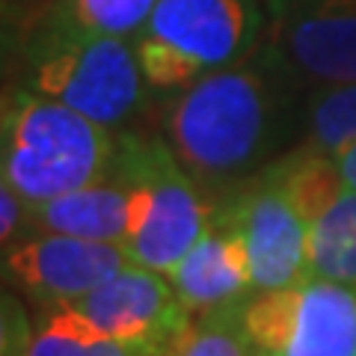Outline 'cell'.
Masks as SVG:
<instances>
[{"mask_svg":"<svg viewBox=\"0 0 356 356\" xmlns=\"http://www.w3.org/2000/svg\"><path fill=\"white\" fill-rule=\"evenodd\" d=\"M294 92L297 86L252 54L181 89L166 116V140L196 181L259 178L270 166Z\"/></svg>","mask_w":356,"mask_h":356,"instance_id":"obj_1","label":"cell"},{"mask_svg":"<svg viewBox=\"0 0 356 356\" xmlns=\"http://www.w3.org/2000/svg\"><path fill=\"white\" fill-rule=\"evenodd\" d=\"M116 154L110 128L33 89L3 104V181L30 205L107 178Z\"/></svg>","mask_w":356,"mask_h":356,"instance_id":"obj_2","label":"cell"},{"mask_svg":"<svg viewBox=\"0 0 356 356\" xmlns=\"http://www.w3.org/2000/svg\"><path fill=\"white\" fill-rule=\"evenodd\" d=\"M146 74L128 39L63 24L39 44L27 89L69 104L104 128H122L146 102Z\"/></svg>","mask_w":356,"mask_h":356,"instance_id":"obj_3","label":"cell"},{"mask_svg":"<svg viewBox=\"0 0 356 356\" xmlns=\"http://www.w3.org/2000/svg\"><path fill=\"white\" fill-rule=\"evenodd\" d=\"M110 172L149 187V211L125 250L134 264L170 273L214 226L199 181L161 140L119 137Z\"/></svg>","mask_w":356,"mask_h":356,"instance_id":"obj_4","label":"cell"},{"mask_svg":"<svg viewBox=\"0 0 356 356\" xmlns=\"http://www.w3.org/2000/svg\"><path fill=\"white\" fill-rule=\"evenodd\" d=\"M241 318L259 356H356V285L309 276L282 291H252Z\"/></svg>","mask_w":356,"mask_h":356,"instance_id":"obj_5","label":"cell"},{"mask_svg":"<svg viewBox=\"0 0 356 356\" xmlns=\"http://www.w3.org/2000/svg\"><path fill=\"white\" fill-rule=\"evenodd\" d=\"M259 57L291 86L356 81V0H264Z\"/></svg>","mask_w":356,"mask_h":356,"instance_id":"obj_6","label":"cell"},{"mask_svg":"<svg viewBox=\"0 0 356 356\" xmlns=\"http://www.w3.org/2000/svg\"><path fill=\"white\" fill-rule=\"evenodd\" d=\"M232 226L250 252L255 291H282L309 280V220L291 202L285 184L270 166L252 178L247 191L235 196L214 217Z\"/></svg>","mask_w":356,"mask_h":356,"instance_id":"obj_7","label":"cell"},{"mask_svg":"<svg viewBox=\"0 0 356 356\" xmlns=\"http://www.w3.org/2000/svg\"><path fill=\"white\" fill-rule=\"evenodd\" d=\"M72 306L110 339L149 356H163L193 321V312L178 297L170 276L140 264H128L110 282L74 300Z\"/></svg>","mask_w":356,"mask_h":356,"instance_id":"obj_8","label":"cell"},{"mask_svg":"<svg viewBox=\"0 0 356 356\" xmlns=\"http://www.w3.org/2000/svg\"><path fill=\"white\" fill-rule=\"evenodd\" d=\"M264 18V0H158L143 36L170 44L208 74L259 51Z\"/></svg>","mask_w":356,"mask_h":356,"instance_id":"obj_9","label":"cell"},{"mask_svg":"<svg viewBox=\"0 0 356 356\" xmlns=\"http://www.w3.org/2000/svg\"><path fill=\"white\" fill-rule=\"evenodd\" d=\"M6 273L44 303H74L110 282L131 261L122 243L86 241L57 232H27L6 247Z\"/></svg>","mask_w":356,"mask_h":356,"instance_id":"obj_10","label":"cell"},{"mask_svg":"<svg viewBox=\"0 0 356 356\" xmlns=\"http://www.w3.org/2000/svg\"><path fill=\"white\" fill-rule=\"evenodd\" d=\"M166 276L193 315L241 303L255 291L250 252L241 235L217 220Z\"/></svg>","mask_w":356,"mask_h":356,"instance_id":"obj_11","label":"cell"},{"mask_svg":"<svg viewBox=\"0 0 356 356\" xmlns=\"http://www.w3.org/2000/svg\"><path fill=\"white\" fill-rule=\"evenodd\" d=\"M134 229V184L107 172V178L72 193L33 205V232L122 243L125 247Z\"/></svg>","mask_w":356,"mask_h":356,"instance_id":"obj_12","label":"cell"},{"mask_svg":"<svg viewBox=\"0 0 356 356\" xmlns=\"http://www.w3.org/2000/svg\"><path fill=\"white\" fill-rule=\"evenodd\" d=\"M309 273L356 285V191H344L309 222Z\"/></svg>","mask_w":356,"mask_h":356,"instance_id":"obj_13","label":"cell"},{"mask_svg":"<svg viewBox=\"0 0 356 356\" xmlns=\"http://www.w3.org/2000/svg\"><path fill=\"white\" fill-rule=\"evenodd\" d=\"M30 356H149L98 330L72 303H48Z\"/></svg>","mask_w":356,"mask_h":356,"instance_id":"obj_14","label":"cell"},{"mask_svg":"<svg viewBox=\"0 0 356 356\" xmlns=\"http://www.w3.org/2000/svg\"><path fill=\"white\" fill-rule=\"evenodd\" d=\"M270 170L280 175V181L285 184L291 202L309 222L318 220L348 191V184H344V178L339 172V163H336V158H330V154L294 149L291 154L273 161Z\"/></svg>","mask_w":356,"mask_h":356,"instance_id":"obj_15","label":"cell"},{"mask_svg":"<svg viewBox=\"0 0 356 356\" xmlns=\"http://www.w3.org/2000/svg\"><path fill=\"white\" fill-rule=\"evenodd\" d=\"M356 143V81L318 86L309 92L306 102V140L300 149L330 154Z\"/></svg>","mask_w":356,"mask_h":356,"instance_id":"obj_16","label":"cell"},{"mask_svg":"<svg viewBox=\"0 0 356 356\" xmlns=\"http://www.w3.org/2000/svg\"><path fill=\"white\" fill-rule=\"evenodd\" d=\"M241 303L199 312L163 356H259L243 330Z\"/></svg>","mask_w":356,"mask_h":356,"instance_id":"obj_17","label":"cell"},{"mask_svg":"<svg viewBox=\"0 0 356 356\" xmlns=\"http://www.w3.org/2000/svg\"><path fill=\"white\" fill-rule=\"evenodd\" d=\"M158 0H65V24L131 39L146 30Z\"/></svg>","mask_w":356,"mask_h":356,"instance_id":"obj_18","label":"cell"},{"mask_svg":"<svg viewBox=\"0 0 356 356\" xmlns=\"http://www.w3.org/2000/svg\"><path fill=\"white\" fill-rule=\"evenodd\" d=\"M137 57L143 65V74H146V83L152 89H161V92H175V89L181 92V89L196 83L205 74L184 54H178L175 48L152 36H143V33L137 36Z\"/></svg>","mask_w":356,"mask_h":356,"instance_id":"obj_19","label":"cell"},{"mask_svg":"<svg viewBox=\"0 0 356 356\" xmlns=\"http://www.w3.org/2000/svg\"><path fill=\"white\" fill-rule=\"evenodd\" d=\"M33 339H36V327L24 303L13 291H6L0 306V356H30Z\"/></svg>","mask_w":356,"mask_h":356,"instance_id":"obj_20","label":"cell"},{"mask_svg":"<svg viewBox=\"0 0 356 356\" xmlns=\"http://www.w3.org/2000/svg\"><path fill=\"white\" fill-rule=\"evenodd\" d=\"M33 229V205L24 202L6 181L0 184V241L3 247H13L24 238V232Z\"/></svg>","mask_w":356,"mask_h":356,"instance_id":"obj_21","label":"cell"},{"mask_svg":"<svg viewBox=\"0 0 356 356\" xmlns=\"http://www.w3.org/2000/svg\"><path fill=\"white\" fill-rule=\"evenodd\" d=\"M336 163H339V172L344 178V184H348L350 191H356V143L336 154Z\"/></svg>","mask_w":356,"mask_h":356,"instance_id":"obj_22","label":"cell"}]
</instances>
